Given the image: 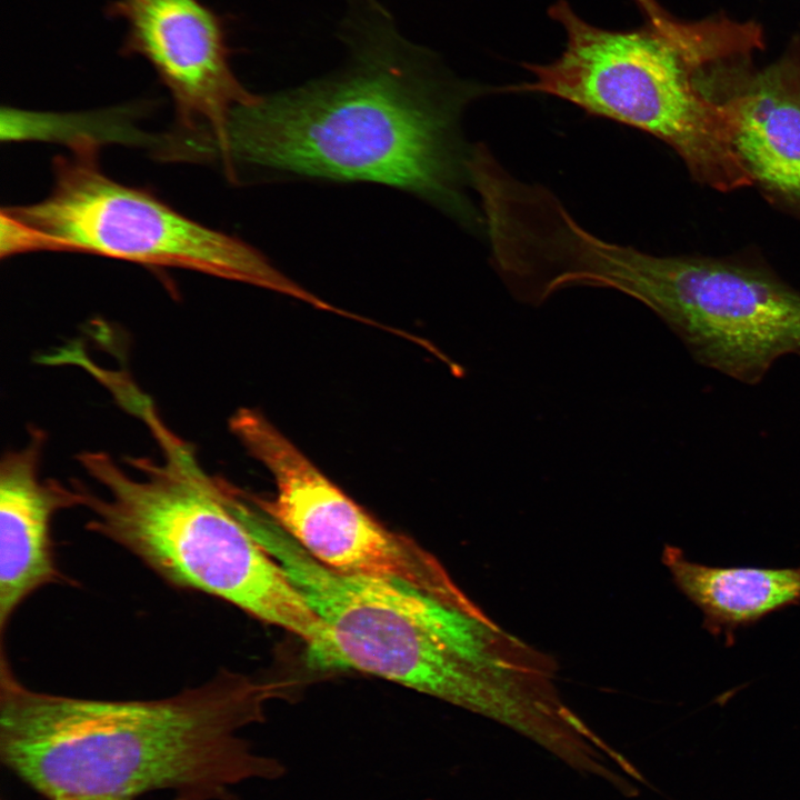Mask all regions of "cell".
Segmentation results:
<instances>
[{
	"label": "cell",
	"mask_w": 800,
	"mask_h": 800,
	"mask_svg": "<svg viewBox=\"0 0 800 800\" xmlns=\"http://www.w3.org/2000/svg\"><path fill=\"white\" fill-rule=\"evenodd\" d=\"M327 627L336 668L367 672L477 710L489 708V632L471 609L409 586L337 572L266 511L247 523Z\"/></svg>",
	"instance_id": "5b68a950"
},
{
	"label": "cell",
	"mask_w": 800,
	"mask_h": 800,
	"mask_svg": "<svg viewBox=\"0 0 800 800\" xmlns=\"http://www.w3.org/2000/svg\"><path fill=\"white\" fill-rule=\"evenodd\" d=\"M53 176V188L42 201L3 209L38 236L41 250L89 252L193 270L329 308L244 241L103 174L91 138L74 141L69 156L57 157Z\"/></svg>",
	"instance_id": "52a82bcc"
},
{
	"label": "cell",
	"mask_w": 800,
	"mask_h": 800,
	"mask_svg": "<svg viewBox=\"0 0 800 800\" xmlns=\"http://www.w3.org/2000/svg\"><path fill=\"white\" fill-rule=\"evenodd\" d=\"M340 36L350 53L327 79L237 107L220 150L232 162L334 180L380 182L460 209L468 173L457 120L490 88L454 79L407 40L377 0H351Z\"/></svg>",
	"instance_id": "6da1fadb"
},
{
	"label": "cell",
	"mask_w": 800,
	"mask_h": 800,
	"mask_svg": "<svg viewBox=\"0 0 800 800\" xmlns=\"http://www.w3.org/2000/svg\"><path fill=\"white\" fill-rule=\"evenodd\" d=\"M130 410L150 430L161 459L126 457L138 478L107 452L78 453L81 468L106 491L97 494L80 482L82 507L91 513L87 528L169 584L219 598L292 632L313 662L329 667L327 627L236 516L229 482L201 467L194 447L167 426L148 396H138Z\"/></svg>",
	"instance_id": "3957f363"
},
{
	"label": "cell",
	"mask_w": 800,
	"mask_h": 800,
	"mask_svg": "<svg viewBox=\"0 0 800 800\" xmlns=\"http://www.w3.org/2000/svg\"><path fill=\"white\" fill-rule=\"evenodd\" d=\"M108 14L122 19L124 54L144 58L170 91L182 128L202 152H217L232 111L256 102L234 76L223 20L200 0H114Z\"/></svg>",
	"instance_id": "9c48e42d"
},
{
	"label": "cell",
	"mask_w": 800,
	"mask_h": 800,
	"mask_svg": "<svg viewBox=\"0 0 800 800\" xmlns=\"http://www.w3.org/2000/svg\"><path fill=\"white\" fill-rule=\"evenodd\" d=\"M229 427L273 477L276 497H256L258 503L314 559L343 574L402 583L470 608L429 552L376 521L263 414L239 409Z\"/></svg>",
	"instance_id": "ba28073f"
},
{
	"label": "cell",
	"mask_w": 800,
	"mask_h": 800,
	"mask_svg": "<svg viewBox=\"0 0 800 800\" xmlns=\"http://www.w3.org/2000/svg\"><path fill=\"white\" fill-rule=\"evenodd\" d=\"M666 561L679 589L701 610L703 628L723 634L800 602V568H720L691 562L676 548Z\"/></svg>",
	"instance_id": "7c38bea8"
},
{
	"label": "cell",
	"mask_w": 800,
	"mask_h": 800,
	"mask_svg": "<svg viewBox=\"0 0 800 800\" xmlns=\"http://www.w3.org/2000/svg\"><path fill=\"white\" fill-rule=\"evenodd\" d=\"M644 24L610 30L580 17L566 0L548 10L566 36L547 63L524 62L532 81L503 92L542 93L654 136L682 159L701 184L728 192L752 186L726 104L708 96L700 74L756 50L754 22L717 16L683 21L657 0H632Z\"/></svg>",
	"instance_id": "277c9868"
},
{
	"label": "cell",
	"mask_w": 800,
	"mask_h": 800,
	"mask_svg": "<svg viewBox=\"0 0 800 800\" xmlns=\"http://www.w3.org/2000/svg\"><path fill=\"white\" fill-rule=\"evenodd\" d=\"M586 287L638 300L700 366L747 386L800 356V291L770 268L732 258L656 256L590 239L578 259Z\"/></svg>",
	"instance_id": "8992f818"
},
{
	"label": "cell",
	"mask_w": 800,
	"mask_h": 800,
	"mask_svg": "<svg viewBox=\"0 0 800 800\" xmlns=\"http://www.w3.org/2000/svg\"><path fill=\"white\" fill-rule=\"evenodd\" d=\"M47 436L32 428L24 447L3 454L0 464V631L33 592L61 583L51 523L57 512L82 507L80 481L69 486L40 478Z\"/></svg>",
	"instance_id": "8fae6325"
},
{
	"label": "cell",
	"mask_w": 800,
	"mask_h": 800,
	"mask_svg": "<svg viewBox=\"0 0 800 800\" xmlns=\"http://www.w3.org/2000/svg\"><path fill=\"white\" fill-rule=\"evenodd\" d=\"M711 96L732 116L752 186L800 219V39L763 69L752 70L751 59L730 67Z\"/></svg>",
	"instance_id": "30bf717a"
},
{
	"label": "cell",
	"mask_w": 800,
	"mask_h": 800,
	"mask_svg": "<svg viewBox=\"0 0 800 800\" xmlns=\"http://www.w3.org/2000/svg\"><path fill=\"white\" fill-rule=\"evenodd\" d=\"M268 686L219 671L209 681L148 700H102L33 690L0 654V758L47 800H236L248 780L286 768L239 736L263 720Z\"/></svg>",
	"instance_id": "7a4b0ae2"
}]
</instances>
